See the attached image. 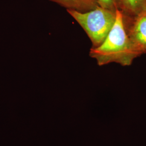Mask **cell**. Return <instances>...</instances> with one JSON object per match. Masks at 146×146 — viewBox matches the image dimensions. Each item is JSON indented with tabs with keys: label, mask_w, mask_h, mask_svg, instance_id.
<instances>
[{
	"label": "cell",
	"mask_w": 146,
	"mask_h": 146,
	"mask_svg": "<svg viewBox=\"0 0 146 146\" xmlns=\"http://www.w3.org/2000/svg\"><path fill=\"white\" fill-rule=\"evenodd\" d=\"M89 55L100 66L113 62L128 66L139 57L126 31L121 11H116V20L108 35L99 47L90 49Z\"/></svg>",
	"instance_id": "1"
},
{
	"label": "cell",
	"mask_w": 146,
	"mask_h": 146,
	"mask_svg": "<svg viewBox=\"0 0 146 146\" xmlns=\"http://www.w3.org/2000/svg\"><path fill=\"white\" fill-rule=\"evenodd\" d=\"M67 11L86 33L92 43V48L99 47L104 41L116 18V11L100 6L86 12Z\"/></svg>",
	"instance_id": "2"
},
{
	"label": "cell",
	"mask_w": 146,
	"mask_h": 146,
	"mask_svg": "<svg viewBox=\"0 0 146 146\" xmlns=\"http://www.w3.org/2000/svg\"><path fill=\"white\" fill-rule=\"evenodd\" d=\"M123 17L128 35L140 56L146 52V11L135 16L123 14Z\"/></svg>",
	"instance_id": "3"
},
{
	"label": "cell",
	"mask_w": 146,
	"mask_h": 146,
	"mask_svg": "<svg viewBox=\"0 0 146 146\" xmlns=\"http://www.w3.org/2000/svg\"><path fill=\"white\" fill-rule=\"evenodd\" d=\"M67 9L86 12L95 9L99 5L97 0H50Z\"/></svg>",
	"instance_id": "4"
},
{
	"label": "cell",
	"mask_w": 146,
	"mask_h": 146,
	"mask_svg": "<svg viewBox=\"0 0 146 146\" xmlns=\"http://www.w3.org/2000/svg\"><path fill=\"white\" fill-rule=\"evenodd\" d=\"M122 10L125 15L135 16L146 11V0H122Z\"/></svg>",
	"instance_id": "5"
},
{
	"label": "cell",
	"mask_w": 146,
	"mask_h": 146,
	"mask_svg": "<svg viewBox=\"0 0 146 146\" xmlns=\"http://www.w3.org/2000/svg\"><path fill=\"white\" fill-rule=\"evenodd\" d=\"M100 7L111 11H116L122 10V0H97Z\"/></svg>",
	"instance_id": "6"
}]
</instances>
